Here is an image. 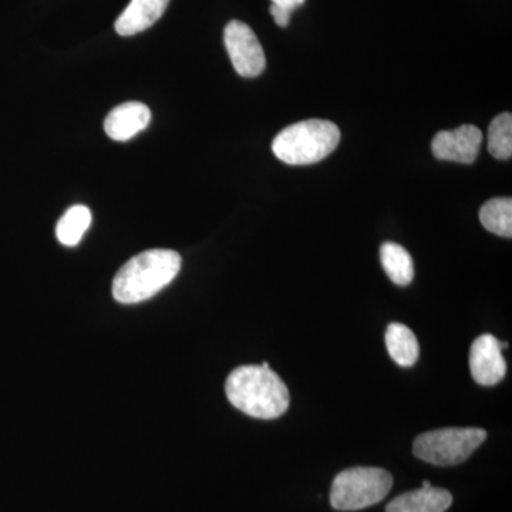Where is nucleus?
<instances>
[{"mask_svg":"<svg viewBox=\"0 0 512 512\" xmlns=\"http://www.w3.org/2000/svg\"><path fill=\"white\" fill-rule=\"evenodd\" d=\"M181 256L171 249H148L121 266L113 282V296L124 305L144 302L174 281Z\"/></svg>","mask_w":512,"mask_h":512,"instance_id":"2","label":"nucleus"},{"mask_svg":"<svg viewBox=\"0 0 512 512\" xmlns=\"http://www.w3.org/2000/svg\"><path fill=\"white\" fill-rule=\"evenodd\" d=\"M380 259L387 276L393 284L407 286L412 284L414 278V264L412 255L394 242H384L380 248Z\"/></svg>","mask_w":512,"mask_h":512,"instance_id":"13","label":"nucleus"},{"mask_svg":"<svg viewBox=\"0 0 512 512\" xmlns=\"http://www.w3.org/2000/svg\"><path fill=\"white\" fill-rule=\"evenodd\" d=\"M92 225V212L84 205L69 208L57 222L56 235L64 247H76Z\"/></svg>","mask_w":512,"mask_h":512,"instance_id":"14","label":"nucleus"},{"mask_svg":"<svg viewBox=\"0 0 512 512\" xmlns=\"http://www.w3.org/2000/svg\"><path fill=\"white\" fill-rule=\"evenodd\" d=\"M340 130L332 121L306 120L284 128L272 143L276 158L289 165L319 163L336 150Z\"/></svg>","mask_w":512,"mask_h":512,"instance_id":"3","label":"nucleus"},{"mask_svg":"<svg viewBox=\"0 0 512 512\" xmlns=\"http://www.w3.org/2000/svg\"><path fill=\"white\" fill-rule=\"evenodd\" d=\"M393 487L389 471L376 467L348 468L336 476L330 504L338 511H357L379 504Z\"/></svg>","mask_w":512,"mask_h":512,"instance_id":"4","label":"nucleus"},{"mask_svg":"<svg viewBox=\"0 0 512 512\" xmlns=\"http://www.w3.org/2000/svg\"><path fill=\"white\" fill-rule=\"evenodd\" d=\"M303 3H305V0H272V5L278 6V8L284 9L289 13L298 9Z\"/></svg>","mask_w":512,"mask_h":512,"instance_id":"18","label":"nucleus"},{"mask_svg":"<svg viewBox=\"0 0 512 512\" xmlns=\"http://www.w3.org/2000/svg\"><path fill=\"white\" fill-rule=\"evenodd\" d=\"M271 13L274 16L275 23L281 28H286L289 25V18H291V13L286 12V10L278 8V6H271Z\"/></svg>","mask_w":512,"mask_h":512,"instance_id":"17","label":"nucleus"},{"mask_svg":"<svg viewBox=\"0 0 512 512\" xmlns=\"http://www.w3.org/2000/svg\"><path fill=\"white\" fill-rule=\"evenodd\" d=\"M151 121V111L146 104L127 101L110 111L104 121V131L111 140L128 141L146 130Z\"/></svg>","mask_w":512,"mask_h":512,"instance_id":"9","label":"nucleus"},{"mask_svg":"<svg viewBox=\"0 0 512 512\" xmlns=\"http://www.w3.org/2000/svg\"><path fill=\"white\" fill-rule=\"evenodd\" d=\"M487 439L483 429H441L420 434L413 444L414 456L437 467L464 463Z\"/></svg>","mask_w":512,"mask_h":512,"instance_id":"5","label":"nucleus"},{"mask_svg":"<svg viewBox=\"0 0 512 512\" xmlns=\"http://www.w3.org/2000/svg\"><path fill=\"white\" fill-rule=\"evenodd\" d=\"M430 481H424L423 487H430Z\"/></svg>","mask_w":512,"mask_h":512,"instance_id":"19","label":"nucleus"},{"mask_svg":"<svg viewBox=\"0 0 512 512\" xmlns=\"http://www.w3.org/2000/svg\"><path fill=\"white\" fill-rule=\"evenodd\" d=\"M480 221L487 231L498 237H512V200L511 198H494L485 202L480 210Z\"/></svg>","mask_w":512,"mask_h":512,"instance_id":"15","label":"nucleus"},{"mask_svg":"<svg viewBox=\"0 0 512 512\" xmlns=\"http://www.w3.org/2000/svg\"><path fill=\"white\" fill-rule=\"evenodd\" d=\"M168 3L170 0H131L116 20V32L120 36L144 32L164 15Z\"/></svg>","mask_w":512,"mask_h":512,"instance_id":"10","label":"nucleus"},{"mask_svg":"<svg viewBox=\"0 0 512 512\" xmlns=\"http://www.w3.org/2000/svg\"><path fill=\"white\" fill-rule=\"evenodd\" d=\"M451 504L453 495L430 485L394 498L387 504L386 512H446Z\"/></svg>","mask_w":512,"mask_h":512,"instance_id":"11","label":"nucleus"},{"mask_svg":"<svg viewBox=\"0 0 512 512\" xmlns=\"http://www.w3.org/2000/svg\"><path fill=\"white\" fill-rule=\"evenodd\" d=\"M488 151L497 160H510L512 156V116L503 113L491 121L488 128Z\"/></svg>","mask_w":512,"mask_h":512,"instance_id":"16","label":"nucleus"},{"mask_svg":"<svg viewBox=\"0 0 512 512\" xmlns=\"http://www.w3.org/2000/svg\"><path fill=\"white\" fill-rule=\"evenodd\" d=\"M483 131L473 124H464L456 130L440 131L433 138L434 157L454 163L473 164L480 153Z\"/></svg>","mask_w":512,"mask_h":512,"instance_id":"7","label":"nucleus"},{"mask_svg":"<svg viewBox=\"0 0 512 512\" xmlns=\"http://www.w3.org/2000/svg\"><path fill=\"white\" fill-rule=\"evenodd\" d=\"M229 59L239 76L256 77L266 67L265 52L254 30L241 20H231L224 30Z\"/></svg>","mask_w":512,"mask_h":512,"instance_id":"6","label":"nucleus"},{"mask_svg":"<svg viewBox=\"0 0 512 512\" xmlns=\"http://www.w3.org/2000/svg\"><path fill=\"white\" fill-rule=\"evenodd\" d=\"M386 346L397 365L412 367L419 360L420 348L416 335L403 323H390L386 330Z\"/></svg>","mask_w":512,"mask_h":512,"instance_id":"12","label":"nucleus"},{"mask_svg":"<svg viewBox=\"0 0 512 512\" xmlns=\"http://www.w3.org/2000/svg\"><path fill=\"white\" fill-rule=\"evenodd\" d=\"M471 376L481 386H495L507 373L500 340L493 335H483L474 340L470 350Z\"/></svg>","mask_w":512,"mask_h":512,"instance_id":"8","label":"nucleus"},{"mask_svg":"<svg viewBox=\"0 0 512 512\" xmlns=\"http://www.w3.org/2000/svg\"><path fill=\"white\" fill-rule=\"evenodd\" d=\"M225 393L229 402L255 419H278L291 403L288 387L271 367L241 366L228 376Z\"/></svg>","mask_w":512,"mask_h":512,"instance_id":"1","label":"nucleus"}]
</instances>
